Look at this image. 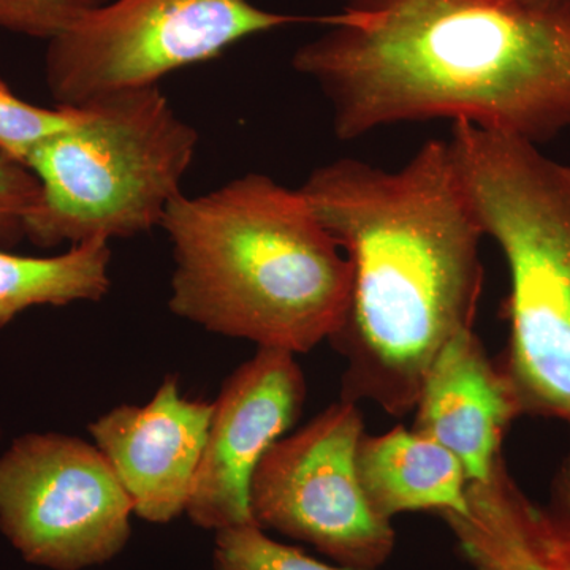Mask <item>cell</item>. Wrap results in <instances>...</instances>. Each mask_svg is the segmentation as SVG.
I'll return each mask as SVG.
<instances>
[{"label": "cell", "mask_w": 570, "mask_h": 570, "mask_svg": "<svg viewBox=\"0 0 570 570\" xmlns=\"http://www.w3.org/2000/svg\"><path fill=\"white\" fill-rule=\"evenodd\" d=\"M214 570H367L325 564L265 534L257 524L216 532Z\"/></svg>", "instance_id": "cell-15"}, {"label": "cell", "mask_w": 570, "mask_h": 570, "mask_svg": "<svg viewBox=\"0 0 570 570\" xmlns=\"http://www.w3.org/2000/svg\"><path fill=\"white\" fill-rule=\"evenodd\" d=\"M292 66L337 140L452 119L543 145L570 127V0H346Z\"/></svg>", "instance_id": "cell-1"}, {"label": "cell", "mask_w": 570, "mask_h": 570, "mask_svg": "<svg viewBox=\"0 0 570 570\" xmlns=\"http://www.w3.org/2000/svg\"><path fill=\"white\" fill-rule=\"evenodd\" d=\"M111 0H0V29L51 40Z\"/></svg>", "instance_id": "cell-17"}, {"label": "cell", "mask_w": 570, "mask_h": 570, "mask_svg": "<svg viewBox=\"0 0 570 570\" xmlns=\"http://www.w3.org/2000/svg\"><path fill=\"white\" fill-rule=\"evenodd\" d=\"M306 21L249 0H111L48 40L45 80L56 107L81 108L159 85L247 37Z\"/></svg>", "instance_id": "cell-6"}, {"label": "cell", "mask_w": 570, "mask_h": 570, "mask_svg": "<svg viewBox=\"0 0 570 570\" xmlns=\"http://www.w3.org/2000/svg\"><path fill=\"white\" fill-rule=\"evenodd\" d=\"M466 501V512L441 517L472 569L570 570V459L547 505L519 489L504 459L489 479L469 483Z\"/></svg>", "instance_id": "cell-12"}, {"label": "cell", "mask_w": 570, "mask_h": 570, "mask_svg": "<svg viewBox=\"0 0 570 570\" xmlns=\"http://www.w3.org/2000/svg\"><path fill=\"white\" fill-rule=\"evenodd\" d=\"M39 194L37 176L20 160L0 153V249L24 238V220Z\"/></svg>", "instance_id": "cell-18"}, {"label": "cell", "mask_w": 570, "mask_h": 570, "mask_svg": "<svg viewBox=\"0 0 570 570\" xmlns=\"http://www.w3.org/2000/svg\"><path fill=\"white\" fill-rule=\"evenodd\" d=\"M298 193L352 266L346 317L328 340L346 360L341 400L403 417L441 348L474 328L485 281V234L450 142H423L396 170L336 159Z\"/></svg>", "instance_id": "cell-2"}, {"label": "cell", "mask_w": 570, "mask_h": 570, "mask_svg": "<svg viewBox=\"0 0 570 570\" xmlns=\"http://www.w3.org/2000/svg\"><path fill=\"white\" fill-rule=\"evenodd\" d=\"M77 108H41L14 96L0 78V153L26 163L29 153L50 135L66 129Z\"/></svg>", "instance_id": "cell-16"}, {"label": "cell", "mask_w": 570, "mask_h": 570, "mask_svg": "<svg viewBox=\"0 0 570 570\" xmlns=\"http://www.w3.org/2000/svg\"><path fill=\"white\" fill-rule=\"evenodd\" d=\"M356 475L367 504L381 519L404 512H466L468 478L456 456L433 439L395 426L363 433L356 445Z\"/></svg>", "instance_id": "cell-13"}, {"label": "cell", "mask_w": 570, "mask_h": 570, "mask_svg": "<svg viewBox=\"0 0 570 570\" xmlns=\"http://www.w3.org/2000/svg\"><path fill=\"white\" fill-rule=\"evenodd\" d=\"M499 2L524 3V6H551V3L564 2V0H499Z\"/></svg>", "instance_id": "cell-19"}, {"label": "cell", "mask_w": 570, "mask_h": 570, "mask_svg": "<svg viewBox=\"0 0 570 570\" xmlns=\"http://www.w3.org/2000/svg\"><path fill=\"white\" fill-rule=\"evenodd\" d=\"M212 412L213 403L183 396L178 379L167 377L148 403L121 404L89 425L134 515L164 524L186 513Z\"/></svg>", "instance_id": "cell-10"}, {"label": "cell", "mask_w": 570, "mask_h": 570, "mask_svg": "<svg viewBox=\"0 0 570 570\" xmlns=\"http://www.w3.org/2000/svg\"><path fill=\"white\" fill-rule=\"evenodd\" d=\"M132 515L110 464L80 438L29 433L0 455V531L29 564H105L129 542Z\"/></svg>", "instance_id": "cell-7"}, {"label": "cell", "mask_w": 570, "mask_h": 570, "mask_svg": "<svg viewBox=\"0 0 570 570\" xmlns=\"http://www.w3.org/2000/svg\"><path fill=\"white\" fill-rule=\"evenodd\" d=\"M306 379L295 354L258 347L225 379L213 403L205 449L186 515L209 531L255 524L250 480L266 450L284 438L302 414Z\"/></svg>", "instance_id": "cell-9"}, {"label": "cell", "mask_w": 570, "mask_h": 570, "mask_svg": "<svg viewBox=\"0 0 570 570\" xmlns=\"http://www.w3.org/2000/svg\"><path fill=\"white\" fill-rule=\"evenodd\" d=\"M449 142L480 227L509 268L499 370L521 414L570 423V165L463 121Z\"/></svg>", "instance_id": "cell-4"}, {"label": "cell", "mask_w": 570, "mask_h": 570, "mask_svg": "<svg viewBox=\"0 0 570 570\" xmlns=\"http://www.w3.org/2000/svg\"><path fill=\"white\" fill-rule=\"evenodd\" d=\"M168 307L206 332L306 354L346 317L352 266L298 189L247 174L168 205Z\"/></svg>", "instance_id": "cell-3"}, {"label": "cell", "mask_w": 570, "mask_h": 570, "mask_svg": "<svg viewBox=\"0 0 570 570\" xmlns=\"http://www.w3.org/2000/svg\"><path fill=\"white\" fill-rule=\"evenodd\" d=\"M365 433L358 404L340 400L277 439L255 468V524L311 543L347 568L377 570L395 550L392 521L367 504L355 453Z\"/></svg>", "instance_id": "cell-8"}, {"label": "cell", "mask_w": 570, "mask_h": 570, "mask_svg": "<svg viewBox=\"0 0 570 570\" xmlns=\"http://www.w3.org/2000/svg\"><path fill=\"white\" fill-rule=\"evenodd\" d=\"M521 415L509 382L474 328L450 337L431 363L412 430L459 459L468 482L493 474L510 423Z\"/></svg>", "instance_id": "cell-11"}, {"label": "cell", "mask_w": 570, "mask_h": 570, "mask_svg": "<svg viewBox=\"0 0 570 570\" xmlns=\"http://www.w3.org/2000/svg\"><path fill=\"white\" fill-rule=\"evenodd\" d=\"M110 242L89 239L52 257L0 249V330L36 306L100 302L110 292Z\"/></svg>", "instance_id": "cell-14"}, {"label": "cell", "mask_w": 570, "mask_h": 570, "mask_svg": "<svg viewBox=\"0 0 570 570\" xmlns=\"http://www.w3.org/2000/svg\"><path fill=\"white\" fill-rule=\"evenodd\" d=\"M198 134L160 85L126 89L77 108L41 140L26 167L40 194L24 238L50 249L89 239L134 238L160 227L197 153Z\"/></svg>", "instance_id": "cell-5"}]
</instances>
